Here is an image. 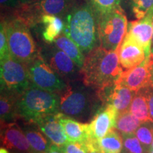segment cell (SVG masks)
<instances>
[{"instance_id":"obj_1","label":"cell","mask_w":153,"mask_h":153,"mask_svg":"<svg viewBox=\"0 0 153 153\" xmlns=\"http://www.w3.org/2000/svg\"><path fill=\"white\" fill-rule=\"evenodd\" d=\"M62 33L79 46L84 54L97 47L99 41L97 16L86 0H79L62 19Z\"/></svg>"},{"instance_id":"obj_10","label":"cell","mask_w":153,"mask_h":153,"mask_svg":"<svg viewBox=\"0 0 153 153\" xmlns=\"http://www.w3.org/2000/svg\"><path fill=\"white\" fill-rule=\"evenodd\" d=\"M135 92L118 81L96 90V94L102 105H112L118 114L129 110Z\"/></svg>"},{"instance_id":"obj_36","label":"cell","mask_w":153,"mask_h":153,"mask_svg":"<svg viewBox=\"0 0 153 153\" xmlns=\"http://www.w3.org/2000/svg\"><path fill=\"white\" fill-rule=\"evenodd\" d=\"M22 4H32L37 1L38 0H19Z\"/></svg>"},{"instance_id":"obj_27","label":"cell","mask_w":153,"mask_h":153,"mask_svg":"<svg viewBox=\"0 0 153 153\" xmlns=\"http://www.w3.org/2000/svg\"><path fill=\"white\" fill-rule=\"evenodd\" d=\"M94 10L97 18L119 7L121 0H86Z\"/></svg>"},{"instance_id":"obj_4","label":"cell","mask_w":153,"mask_h":153,"mask_svg":"<svg viewBox=\"0 0 153 153\" xmlns=\"http://www.w3.org/2000/svg\"><path fill=\"white\" fill-rule=\"evenodd\" d=\"M4 25L9 51L12 56L27 65L41 54L30 27L14 16L1 17Z\"/></svg>"},{"instance_id":"obj_22","label":"cell","mask_w":153,"mask_h":153,"mask_svg":"<svg viewBox=\"0 0 153 153\" xmlns=\"http://www.w3.org/2000/svg\"><path fill=\"white\" fill-rule=\"evenodd\" d=\"M94 144L101 153H122V134L114 128L102 138L94 141Z\"/></svg>"},{"instance_id":"obj_13","label":"cell","mask_w":153,"mask_h":153,"mask_svg":"<svg viewBox=\"0 0 153 153\" xmlns=\"http://www.w3.org/2000/svg\"><path fill=\"white\" fill-rule=\"evenodd\" d=\"M1 144L11 153H33L22 127L16 121L1 122Z\"/></svg>"},{"instance_id":"obj_8","label":"cell","mask_w":153,"mask_h":153,"mask_svg":"<svg viewBox=\"0 0 153 153\" xmlns=\"http://www.w3.org/2000/svg\"><path fill=\"white\" fill-rule=\"evenodd\" d=\"M60 112L74 119L88 118L95 107L94 99L89 91L77 88L72 89L70 85L60 94Z\"/></svg>"},{"instance_id":"obj_40","label":"cell","mask_w":153,"mask_h":153,"mask_svg":"<svg viewBox=\"0 0 153 153\" xmlns=\"http://www.w3.org/2000/svg\"><path fill=\"white\" fill-rule=\"evenodd\" d=\"M150 148H153V141H152V145H151Z\"/></svg>"},{"instance_id":"obj_11","label":"cell","mask_w":153,"mask_h":153,"mask_svg":"<svg viewBox=\"0 0 153 153\" xmlns=\"http://www.w3.org/2000/svg\"><path fill=\"white\" fill-rule=\"evenodd\" d=\"M46 44L45 46L40 47L41 55L61 78H72L76 72H80V68L65 53L55 45Z\"/></svg>"},{"instance_id":"obj_14","label":"cell","mask_w":153,"mask_h":153,"mask_svg":"<svg viewBox=\"0 0 153 153\" xmlns=\"http://www.w3.org/2000/svg\"><path fill=\"white\" fill-rule=\"evenodd\" d=\"M118 114V111L112 105H102L89 123L91 139L98 140L115 128Z\"/></svg>"},{"instance_id":"obj_7","label":"cell","mask_w":153,"mask_h":153,"mask_svg":"<svg viewBox=\"0 0 153 153\" xmlns=\"http://www.w3.org/2000/svg\"><path fill=\"white\" fill-rule=\"evenodd\" d=\"M79 0H38L24 4L15 17L21 19L30 28L39 24L43 15H53L63 19Z\"/></svg>"},{"instance_id":"obj_23","label":"cell","mask_w":153,"mask_h":153,"mask_svg":"<svg viewBox=\"0 0 153 153\" xmlns=\"http://www.w3.org/2000/svg\"><path fill=\"white\" fill-rule=\"evenodd\" d=\"M54 44L68 55L81 69L85 60V56L76 44L64 33H61L54 41Z\"/></svg>"},{"instance_id":"obj_39","label":"cell","mask_w":153,"mask_h":153,"mask_svg":"<svg viewBox=\"0 0 153 153\" xmlns=\"http://www.w3.org/2000/svg\"><path fill=\"white\" fill-rule=\"evenodd\" d=\"M151 50H152V53H153V34H152V48H151Z\"/></svg>"},{"instance_id":"obj_35","label":"cell","mask_w":153,"mask_h":153,"mask_svg":"<svg viewBox=\"0 0 153 153\" xmlns=\"http://www.w3.org/2000/svg\"><path fill=\"white\" fill-rule=\"evenodd\" d=\"M88 148H89V153H101L100 151H99L98 149L96 148V146L94 144V141L90 143H88L87 144Z\"/></svg>"},{"instance_id":"obj_24","label":"cell","mask_w":153,"mask_h":153,"mask_svg":"<svg viewBox=\"0 0 153 153\" xmlns=\"http://www.w3.org/2000/svg\"><path fill=\"white\" fill-rule=\"evenodd\" d=\"M129 111L140 120L141 123L152 121L149 112L148 99L144 89L135 93Z\"/></svg>"},{"instance_id":"obj_37","label":"cell","mask_w":153,"mask_h":153,"mask_svg":"<svg viewBox=\"0 0 153 153\" xmlns=\"http://www.w3.org/2000/svg\"><path fill=\"white\" fill-rule=\"evenodd\" d=\"M0 153H11V152H9L7 148H4V147L1 146V148H0Z\"/></svg>"},{"instance_id":"obj_9","label":"cell","mask_w":153,"mask_h":153,"mask_svg":"<svg viewBox=\"0 0 153 153\" xmlns=\"http://www.w3.org/2000/svg\"><path fill=\"white\" fill-rule=\"evenodd\" d=\"M27 67L32 85L36 87L57 94L68 87V84L51 68L41 54Z\"/></svg>"},{"instance_id":"obj_25","label":"cell","mask_w":153,"mask_h":153,"mask_svg":"<svg viewBox=\"0 0 153 153\" xmlns=\"http://www.w3.org/2000/svg\"><path fill=\"white\" fill-rule=\"evenodd\" d=\"M141 123L140 120L128 110L118 114L115 128L121 134L135 133Z\"/></svg>"},{"instance_id":"obj_29","label":"cell","mask_w":153,"mask_h":153,"mask_svg":"<svg viewBox=\"0 0 153 153\" xmlns=\"http://www.w3.org/2000/svg\"><path fill=\"white\" fill-rule=\"evenodd\" d=\"M132 12L137 19L153 13V0H131Z\"/></svg>"},{"instance_id":"obj_12","label":"cell","mask_w":153,"mask_h":153,"mask_svg":"<svg viewBox=\"0 0 153 153\" xmlns=\"http://www.w3.org/2000/svg\"><path fill=\"white\" fill-rule=\"evenodd\" d=\"M153 72V53L146 57L144 61L135 68L123 70L118 81L134 92L152 85Z\"/></svg>"},{"instance_id":"obj_31","label":"cell","mask_w":153,"mask_h":153,"mask_svg":"<svg viewBox=\"0 0 153 153\" xmlns=\"http://www.w3.org/2000/svg\"><path fill=\"white\" fill-rule=\"evenodd\" d=\"M62 153H89V148L85 143L68 141L60 147Z\"/></svg>"},{"instance_id":"obj_20","label":"cell","mask_w":153,"mask_h":153,"mask_svg":"<svg viewBox=\"0 0 153 153\" xmlns=\"http://www.w3.org/2000/svg\"><path fill=\"white\" fill-rule=\"evenodd\" d=\"M41 36L45 43L51 44L63 32L65 23L62 19L53 15H43L40 20Z\"/></svg>"},{"instance_id":"obj_15","label":"cell","mask_w":153,"mask_h":153,"mask_svg":"<svg viewBox=\"0 0 153 153\" xmlns=\"http://www.w3.org/2000/svg\"><path fill=\"white\" fill-rule=\"evenodd\" d=\"M126 34L133 38L143 48L145 55L148 57L152 53L153 13L146 15L141 19L129 22Z\"/></svg>"},{"instance_id":"obj_18","label":"cell","mask_w":153,"mask_h":153,"mask_svg":"<svg viewBox=\"0 0 153 153\" xmlns=\"http://www.w3.org/2000/svg\"><path fill=\"white\" fill-rule=\"evenodd\" d=\"M21 120L22 124L20 126L26 135L33 153H43L47 151L52 145L38 126L34 122Z\"/></svg>"},{"instance_id":"obj_33","label":"cell","mask_w":153,"mask_h":153,"mask_svg":"<svg viewBox=\"0 0 153 153\" xmlns=\"http://www.w3.org/2000/svg\"><path fill=\"white\" fill-rule=\"evenodd\" d=\"M145 94H146L147 99H148L149 112H150V116L151 120L153 122V86L145 88L144 89Z\"/></svg>"},{"instance_id":"obj_32","label":"cell","mask_w":153,"mask_h":153,"mask_svg":"<svg viewBox=\"0 0 153 153\" xmlns=\"http://www.w3.org/2000/svg\"><path fill=\"white\" fill-rule=\"evenodd\" d=\"M10 53L7 41V33H6L4 25L1 22L0 25V58H2L6 55Z\"/></svg>"},{"instance_id":"obj_16","label":"cell","mask_w":153,"mask_h":153,"mask_svg":"<svg viewBox=\"0 0 153 153\" xmlns=\"http://www.w3.org/2000/svg\"><path fill=\"white\" fill-rule=\"evenodd\" d=\"M118 56L120 66L125 70L139 65L146 58L143 48L127 34L118 48Z\"/></svg>"},{"instance_id":"obj_30","label":"cell","mask_w":153,"mask_h":153,"mask_svg":"<svg viewBox=\"0 0 153 153\" xmlns=\"http://www.w3.org/2000/svg\"><path fill=\"white\" fill-rule=\"evenodd\" d=\"M0 2L1 17L14 16L24 5L19 0H0Z\"/></svg>"},{"instance_id":"obj_6","label":"cell","mask_w":153,"mask_h":153,"mask_svg":"<svg viewBox=\"0 0 153 153\" xmlns=\"http://www.w3.org/2000/svg\"><path fill=\"white\" fill-rule=\"evenodd\" d=\"M1 91L21 94L32 85L28 67L11 53L0 58Z\"/></svg>"},{"instance_id":"obj_5","label":"cell","mask_w":153,"mask_h":153,"mask_svg":"<svg viewBox=\"0 0 153 153\" xmlns=\"http://www.w3.org/2000/svg\"><path fill=\"white\" fill-rule=\"evenodd\" d=\"M97 24L99 45L108 51L117 50L127 33L128 24L121 7L97 18Z\"/></svg>"},{"instance_id":"obj_34","label":"cell","mask_w":153,"mask_h":153,"mask_svg":"<svg viewBox=\"0 0 153 153\" xmlns=\"http://www.w3.org/2000/svg\"><path fill=\"white\" fill-rule=\"evenodd\" d=\"M43 153H62V150L60 147L57 146V145H51V146L50 147V148L47 151H45V152Z\"/></svg>"},{"instance_id":"obj_19","label":"cell","mask_w":153,"mask_h":153,"mask_svg":"<svg viewBox=\"0 0 153 153\" xmlns=\"http://www.w3.org/2000/svg\"><path fill=\"white\" fill-rule=\"evenodd\" d=\"M60 121L68 141L85 144L93 141L89 134V123H81L63 114H61Z\"/></svg>"},{"instance_id":"obj_21","label":"cell","mask_w":153,"mask_h":153,"mask_svg":"<svg viewBox=\"0 0 153 153\" xmlns=\"http://www.w3.org/2000/svg\"><path fill=\"white\" fill-rule=\"evenodd\" d=\"M20 94L1 91L0 96V118L1 122L17 121V101Z\"/></svg>"},{"instance_id":"obj_38","label":"cell","mask_w":153,"mask_h":153,"mask_svg":"<svg viewBox=\"0 0 153 153\" xmlns=\"http://www.w3.org/2000/svg\"><path fill=\"white\" fill-rule=\"evenodd\" d=\"M148 153H153V148H150V149H149Z\"/></svg>"},{"instance_id":"obj_17","label":"cell","mask_w":153,"mask_h":153,"mask_svg":"<svg viewBox=\"0 0 153 153\" xmlns=\"http://www.w3.org/2000/svg\"><path fill=\"white\" fill-rule=\"evenodd\" d=\"M61 114L62 113L60 112L49 114L34 121L41 131L51 140L52 144L60 148L68 141L60 121Z\"/></svg>"},{"instance_id":"obj_28","label":"cell","mask_w":153,"mask_h":153,"mask_svg":"<svg viewBox=\"0 0 153 153\" xmlns=\"http://www.w3.org/2000/svg\"><path fill=\"white\" fill-rule=\"evenodd\" d=\"M135 134L148 152L153 141V122L142 123L137 128Z\"/></svg>"},{"instance_id":"obj_3","label":"cell","mask_w":153,"mask_h":153,"mask_svg":"<svg viewBox=\"0 0 153 153\" xmlns=\"http://www.w3.org/2000/svg\"><path fill=\"white\" fill-rule=\"evenodd\" d=\"M60 95L30 85L17 101L19 119L34 122L47 115L60 112Z\"/></svg>"},{"instance_id":"obj_2","label":"cell","mask_w":153,"mask_h":153,"mask_svg":"<svg viewBox=\"0 0 153 153\" xmlns=\"http://www.w3.org/2000/svg\"><path fill=\"white\" fill-rule=\"evenodd\" d=\"M123 71L118 48L108 51L99 45L85 57L80 74L86 87L97 90L117 81Z\"/></svg>"},{"instance_id":"obj_26","label":"cell","mask_w":153,"mask_h":153,"mask_svg":"<svg viewBox=\"0 0 153 153\" xmlns=\"http://www.w3.org/2000/svg\"><path fill=\"white\" fill-rule=\"evenodd\" d=\"M122 153H148V150L144 148L135 133L122 134Z\"/></svg>"}]
</instances>
